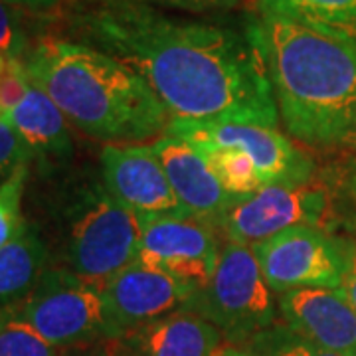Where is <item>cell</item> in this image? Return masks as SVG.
Segmentation results:
<instances>
[{"mask_svg":"<svg viewBox=\"0 0 356 356\" xmlns=\"http://www.w3.org/2000/svg\"><path fill=\"white\" fill-rule=\"evenodd\" d=\"M70 28L77 42L139 74L170 123L280 127L266 62L248 28L180 18L137 0H79Z\"/></svg>","mask_w":356,"mask_h":356,"instance_id":"1","label":"cell"},{"mask_svg":"<svg viewBox=\"0 0 356 356\" xmlns=\"http://www.w3.org/2000/svg\"><path fill=\"white\" fill-rule=\"evenodd\" d=\"M245 28L289 137L317 151L341 147L356 123L355 46L275 14H254Z\"/></svg>","mask_w":356,"mask_h":356,"instance_id":"2","label":"cell"},{"mask_svg":"<svg viewBox=\"0 0 356 356\" xmlns=\"http://www.w3.org/2000/svg\"><path fill=\"white\" fill-rule=\"evenodd\" d=\"M30 79L67 123L107 145H143L166 133L170 117L147 81L117 58L67 38H40L24 58Z\"/></svg>","mask_w":356,"mask_h":356,"instance_id":"3","label":"cell"},{"mask_svg":"<svg viewBox=\"0 0 356 356\" xmlns=\"http://www.w3.org/2000/svg\"><path fill=\"white\" fill-rule=\"evenodd\" d=\"M58 266L103 289L139 252L147 220L105 188L103 178L76 180L54 202Z\"/></svg>","mask_w":356,"mask_h":356,"instance_id":"4","label":"cell"},{"mask_svg":"<svg viewBox=\"0 0 356 356\" xmlns=\"http://www.w3.org/2000/svg\"><path fill=\"white\" fill-rule=\"evenodd\" d=\"M210 321L228 344L242 346L280 321L277 293L269 287L252 245L226 242L212 281L184 305Z\"/></svg>","mask_w":356,"mask_h":356,"instance_id":"5","label":"cell"},{"mask_svg":"<svg viewBox=\"0 0 356 356\" xmlns=\"http://www.w3.org/2000/svg\"><path fill=\"white\" fill-rule=\"evenodd\" d=\"M14 315L62 350L109 343L103 293L70 269L48 266Z\"/></svg>","mask_w":356,"mask_h":356,"instance_id":"6","label":"cell"},{"mask_svg":"<svg viewBox=\"0 0 356 356\" xmlns=\"http://www.w3.org/2000/svg\"><path fill=\"white\" fill-rule=\"evenodd\" d=\"M341 222L339 206L325 178L315 177L301 184L275 182L240 198L232 206L220 234L226 242L254 245L293 226H313L334 234Z\"/></svg>","mask_w":356,"mask_h":356,"instance_id":"7","label":"cell"},{"mask_svg":"<svg viewBox=\"0 0 356 356\" xmlns=\"http://www.w3.org/2000/svg\"><path fill=\"white\" fill-rule=\"evenodd\" d=\"M350 242L313 226H293L252 250L269 287L281 295L307 287L341 289Z\"/></svg>","mask_w":356,"mask_h":356,"instance_id":"8","label":"cell"},{"mask_svg":"<svg viewBox=\"0 0 356 356\" xmlns=\"http://www.w3.org/2000/svg\"><path fill=\"white\" fill-rule=\"evenodd\" d=\"M168 135H177L192 145L212 143L240 149L252 159L264 184L289 182L301 184L317 175L313 156L291 140L280 127L236 121L210 123H168Z\"/></svg>","mask_w":356,"mask_h":356,"instance_id":"9","label":"cell"},{"mask_svg":"<svg viewBox=\"0 0 356 356\" xmlns=\"http://www.w3.org/2000/svg\"><path fill=\"white\" fill-rule=\"evenodd\" d=\"M220 252L222 245L214 228L191 216H165L147 220L135 259L202 289L216 273Z\"/></svg>","mask_w":356,"mask_h":356,"instance_id":"10","label":"cell"},{"mask_svg":"<svg viewBox=\"0 0 356 356\" xmlns=\"http://www.w3.org/2000/svg\"><path fill=\"white\" fill-rule=\"evenodd\" d=\"M196 291L163 271L145 267L137 259L131 261L102 289L109 341L184 309Z\"/></svg>","mask_w":356,"mask_h":356,"instance_id":"11","label":"cell"},{"mask_svg":"<svg viewBox=\"0 0 356 356\" xmlns=\"http://www.w3.org/2000/svg\"><path fill=\"white\" fill-rule=\"evenodd\" d=\"M99 163L105 188L145 220L188 216L151 145H105Z\"/></svg>","mask_w":356,"mask_h":356,"instance_id":"12","label":"cell"},{"mask_svg":"<svg viewBox=\"0 0 356 356\" xmlns=\"http://www.w3.org/2000/svg\"><path fill=\"white\" fill-rule=\"evenodd\" d=\"M151 147L188 216L220 234L224 218L240 198L224 191L206 156L188 140L165 133Z\"/></svg>","mask_w":356,"mask_h":356,"instance_id":"13","label":"cell"},{"mask_svg":"<svg viewBox=\"0 0 356 356\" xmlns=\"http://www.w3.org/2000/svg\"><path fill=\"white\" fill-rule=\"evenodd\" d=\"M277 307L281 321L305 341L356 356V313L341 289L307 287L281 293Z\"/></svg>","mask_w":356,"mask_h":356,"instance_id":"14","label":"cell"},{"mask_svg":"<svg viewBox=\"0 0 356 356\" xmlns=\"http://www.w3.org/2000/svg\"><path fill=\"white\" fill-rule=\"evenodd\" d=\"M111 343L119 356H216L226 341L210 321L180 309Z\"/></svg>","mask_w":356,"mask_h":356,"instance_id":"15","label":"cell"},{"mask_svg":"<svg viewBox=\"0 0 356 356\" xmlns=\"http://www.w3.org/2000/svg\"><path fill=\"white\" fill-rule=\"evenodd\" d=\"M4 121L28 143L34 161L64 163L72 156L74 143L67 129V119L51 97L34 81Z\"/></svg>","mask_w":356,"mask_h":356,"instance_id":"16","label":"cell"},{"mask_svg":"<svg viewBox=\"0 0 356 356\" xmlns=\"http://www.w3.org/2000/svg\"><path fill=\"white\" fill-rule=\"evenodd\" d=\"M50 261V245L36 224L26 222L22 232L0 248V309L18 307L36 287Z\"/></svg>","mask_w":356,"mask_h":356,"instance_id":"17","label":"cell"},{"mask_svg":"<svg viewBox=\"0 0 356 356\" xmlns=\"http://www.w3.org/2000/svg\"><path fill=\"white\" fill-rule=\"evenodd\" d=\"M257 13L275 14L356 48V0H254Z\"/></svg>","mask_w":356,"mask_h":356,"instance_id":"18","label":"cell"},{"mask_svg":"<svg viewBox=\"0 0 356 356\" xmlns=\"http://www.w3.org/2000/svg\"><path fill=\"white\" fill-rule=\"evenodd\" d=\"M194 147L206 156L220 184L234 198H245L266 186L252 159L245 156L240 149L212 143H200Z\"/></svg>","mask_w":356,"mask_h":356,"instance_id":"19","label":"cell"},{"mask_svg":"<svg viewBox=\"0 0 356 356\" xmlns=\"http://www.w3.org/2000/svg\"><path fill=\"white\" fill-rule=\"evenodd\" d=\"M0 356H65V350L42 339L13 309H0Z\"/></svg>","mask_w":356,"mask_h":356,"instance_id":"20","label":"cell"},{"mask_svg":"<svg viewBox=\"0 0 356 356\" xmlns=\"http://www.w3.org/2000/svg\"><path fill=\"white\" fill-rule=\"evenodd\" d=\"M242 346L261 356H348L309 343L297 332H293L281 318L266 331L257 332L254 339H250Z\"/></svg>","mask_w":356,"mask_h":356,"instance_id":"21","label":"cell"},{"mask_svg":"<svg viewBox=\"0 0 356 356\" xmlns=\"http://www.w3.org/2000/svg\"><path fill=\"white\" fill-rule=\"evenodd\" d=\"M28 177L30 165H22L0 182V248L13 242L28 222L22 214Z\"/></svg>","mask_w":356,"mask_h":356,"instance_id":"22","label":"cell"},{"mask_svg":"<svg viewBox=\"0 0 356 356\" xmlns=\"http://www.w3.org/2000/svg\"><path fill=\"white\" fill-rule=\"evenodd\" d=\"M26 13L24 8L0 0V58L24 60L32 48Z\"/></svg>","mask_w":356,"mask_h":356,"instance_id":"23","label":"cell"},{"mask_svg":"<svg viewBox=\"0 0 356 356\" xmlns=\"http://www.w3.org/2000/svg\"><path fill=\"white\" fill-rule=\"evenodd\" d=\"M32 79L26 72L24 60L0 58V119L22 102Z\"/></svg>","mask_w":356,"mask_h":356,"instance_id":"24","label":"cell"},{"mask_svg":"<svg viewBox=\"0 0 356 356\" xmlns=\"http://www.w3.org/2000/svg\"><path fill=\"white\" fill-rule=\"evenodd\" d=\"M34 153L4 119H0V182L13 175L18 166L30 165Z\"/></svg>","mask_w":356,"mask_h":356,"instance_id":"25","label":"cell"},{"mask_svg":"<svg viewBox=\"0 0 356 356\" xmlns=\"http://www.w3.org/2000/svg\"><path fill=\"white\" fill-rule=\"evenodd\" d=\"M321 177L329 184L334 200L346 204L350 208V220H356V154H350L341 165L332 166L331 170L323 172Z\"/></svg>","mask_w":356,"mask_h":356,"instance_id":"26","label":"cell"},{"mask_svg":"<svg viewBox=\"0 0 356 356\" xmlns=\"http://www.w3.org/2000/svg\"><path fill=\"white\" fill-rule=\"evenodd\" d=\"M154 6H170L188 13H216V10H232L242 4V0H137Z\"/></svg>","mask_w":356,"mask_h":356,"instance_id":"27","label":"cell"},{"mask_svg":"<svg viewBox=\"0 0 356 356\" xmlns=\"http://www.w3.org/2000/svg\"><path fill=\"white\" fill-rule=\"evenodd\" d=\"M341 291L344 293L346 301L356 313V242H350L348 248V259H346V271L341 283Z\"/></svg>","mask_w":356,"mask_h":356,"instance_id":"28","label":"cell"},{"mask_svg":"<svg viewBox=\"0 0 356 356\" xmlns=\"http://www.w3.org/2000/svg\"><path fill=\"white\" fill-rule=\"evenodd\" d=\"M65 353H70V355L65 356H119L111 341L109 343L83 346V348H74V350H65Z\"/></svg>","mask_w":356,"mask_h":356,"instance_id":"29","label":"cell"},{"mask_svg":"<svg viewBox=\"0 0 356 356\" xmlns=\"http://www.w3.org/2000/svg\"><path fill=\"white\" fill-rule=\"evenodd\" d=\"M4 2L14 4L18 8H24V10H32V13H46V10L60 6L64 0H4Z\"/></svg>","mask_w":356,"mask_h":356,"instance_id":"30","label":"cell"},{"mask_svg":"<svg viewBox=\"0 0 356 356\" xmlns=\"http://www.w3.org/2000/svg\"><path fill=\"white\" fill-rule=\"evenodd\" d=\"M216 356H261L250 350V348H243V346H236V344H224L220 350L216 353Z\"/></svg>","mask_w":356,"mask_h":356,"instance_id":"31","label":"cell"},{"mask_svg":"<svg viewBox=\"0 0 356 356\" xmlns=\"http://www.w3.org/2000/svg\"><path fill=\"white\" fill-rule=\"evenodd\" d=\"M341 147H343V149H346L348 153L356 154V123L353 125V129L346 133V137H344L343 143H341Z\"/></svg>","mask_w":356,"mask_h":356,"instance_id":"32","label":"cell"},{"mask_svg":"<svg viewBox=\"0 0 356 356\" xmlns=\"http://www.w3.org/2000/svg\"><path fill=\"white\" fill-rule=\"evenodd\" d=\"M353 224H355V232H356V220H355V222H353Z\"/></svg>","mask_w":356,"mask_h":356,"instance_id":"33","label":"cell"}]
</instances>
